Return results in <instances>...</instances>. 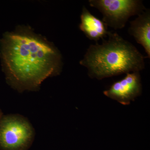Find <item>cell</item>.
I'll return each instance as SVG.
<instances>
[{
	"label": "cell",
	"instance_id": "6da1fadb",
	"mask_svg": "<svg viewBox=\"0 0 150 150\" xmlns=\"http://www.w3.org/2000/svg\"><path fill=\"white\" fill-rule=\"evenodd\" d=\"M2 56L10 83L21 92L37 90L47 78L62 71L58 49L28 27L6 35Z\"/></svg>",
	"mask_w": 150,
	"mask_h": 150
},
{
	"label": "cell",
	"instance_id": "7a4b0ae2",
	"mask_svg": "<svg viewBox=\"0 0 150 150\" xmlns=\"http://www.w3.org/2000/svg\"><path fill=\"white\" fill-rule=\"evenodd\" d=\"M107 37L89 46L80 61L90 78L102 80L145 69L146 57L132 43L116 32L109 31Z\"/></svg>",
	"mask_w": 150,
	"mask_h": 150
},
{
	"label": "cell",
	"instance_id": "3957f363",
	"mask_svg": "<svg viewBox=\"0 0 150 150\" xmlns=\"http://www.w3.org/2000/svg\"><path fill=\"white\" fill-rule=\"evenodd\" d=\"M35 130L27 118L18 114L0 119V149L28 150L32 145Z\"/></svg>",
	"mask_w": 150,
	"mask_h": 150
},
{
	"label": "cell",
	"instance_id": "277c9868",
	"mask_svg": "<svg viewBox=\"0 0 150 150\" xmlns=\"http://www.w3.org/2000/svg\"><path fill=\"white\" fill-rule=\"evenodd\" d=\"M88 3L102 14V20L108 27L115 30L122 29L130 18L146 9L140 0H89Z\"/></svg>",
	"mask_w": 150,
	"mask_h": 150
},
{
	"label": "cell",
	"instance_id": "5b68a950",
	"mask_svg": "<svg viewBox=\"0 0 150 150\" xmlns=\"http://www.w3.org/2000/svg\"><path fill=\"white\" fill-rule=\"evenodd\" d=\"M142 93L140 72L127 73L122 79L113 83L103 92L105 96L124 105L135 101Z\"/></svg>",
	"mask_w": 150,
	"mask_h": 150
},
{
	"label": "cell",
	"instance_id": "8992f818",
	"mask_svg": "<svg viewBox=\"0 0 150 150\" xmlns=\"http://www.w3.org/2000/svg\"><path fill=\"white\" fill-rule=\"evenodd\" d=\"M128 33L144 49L146 57L150 58V11L146 9L131 21Z\"/></svg>",
	"mask_w": 150,
	"mask_h": 150
},
{
	"label": "cell",
	"instance_id": "52a82bcc",
	"mask_svg": "<svg viewBox=\"0 0 150 150\" xmlns=\"http://www.w3.org/2000/svg\"><path fill=\"white\" fill-rule=\"evenodd\" d=\"M80 29L88 39L98 41L107 37L108 31L107 25L102 20L91 13L83 6L81 13Z\"/></svg>",
	"mask_w": 150,
	"mask_h": 150
},
{
	"label": "cell",
	"instance_id": "ba28073f",
	"mask_svg": "<svg viewBox=\"0 0 150 150\" xmlns=\"http://www.w3.org/2000/svg\"><path fill=\"white\" fill-rule=\"evenodd\" d=\"M2 116V112H1V110H0V119L1 118Z\"/></svg>",
	"mask_w": 150,
	"mask_h": 150
}]
</instances>
